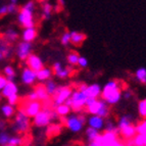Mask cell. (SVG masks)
I'll list each match as a JSON object with an SVG mask.
<instances>
[{"label": "cell", "mask_w": 146, "mask_h": 146, "mask_svg": "<svg viewBox=\"0 0 146 146\" xmlns=\"http://www.w3.org/2000/svg\"><path fill=\"white\" fill-rule=\"evenodd\" d=\"M102 100L108 105H115L119 102L122 98V83L119 80H110L102 88Z\"/></svg>", "instance_id": "1"}, {"label": "cell", "mask_w": 146, "mask_h": 146, "mask_svg": "<svg viewBox=\"0 0 146 146\" xmlns=\"http://www.w3.org/2000/svg\"><path fill=\"white\" fill-rule=\"evenodd\" d=\"M34 12H35V2L28 1L26 2L19 11L17 21L21 27L24 29L28 28H35V20H34Z\"/></svg>", "instance_id": "2"}, {"label": "cell", "mask_w": 146, "mask_h": 146, "mask_svg": "<svg viewBox=\"0 0 146 146\" xmlns=\"http://www.w3.org/2000/svg\"><path fill=\"white\" fill-rule=\"evenodd\" d=\"M9 126L12 131L17 133V135H25L27 134L31 128V121H30V117L23 110H19L15 112V115L13 117V119L9 124Z\"/></svg>", "instance_id": "3"}, {"label": "cell", "mask_w": 146, "mask_h": 146, "mask_svg": "<svg viewBox=\"0 0 146 146\" xmlns=\"http://www.w3.org/2000/svg\"><path fill=\"white\" fill-rule=\"evenodd\" d=\"M87 99L88 97L86 96V94L83 91L76 89V90H74L71 98H68L64 104H66L68 106L71 107V110L75 113H82V112H85Z\"/></svg>", "instance_id": "4"}, {"label": "cell", "mask_w": 146, "mask_h": 146, "mask_svg": "<svg viewBox=\"0 0 146 146\" xmlns=\"http://www.w3.org/2000/svg\"><path fill=\"white\" fill-rule=\"evenodd\" d=\"M64 121V126L68 128V130H71L74 133H79L83 130L85 123L87 122V119L84 115L82 113H73L70 115L63 119Z\"/></svg>", "instance_id": "5"}, {"label": "cell", "mask_w": 146, "mask_h": 146, "mask_svg": "<svg viewBox=\"0 0 146 146\" xmlns=\"http://www.w3.org/2000/svg\"><path fill=\"white\" fill-rule=\"evenodd\" d=\"M74 90L71 86H58V89L56 91V93L54 94V96L52 97V100H53V106L54 110L55 107H57L58 105L64 104L66 101L71 98L72 94H73Z\"/></svg>", "instance_id": "6"}, {"label": "cell", "mask_w": 146, "mask_h": 146, "mask_svg": "<svg viewBox=\"0 0 146 146\" xmlns=\"http://www.w3.org/2000/svg\"><path fill=\"white\" fill-rule=\"evenodd\" d=\"M19 110H23L29 117L34 119L38 113L42 110V103L40 101H29L25 99V102L21 103V106Z\"/></svg>", "instance_id": "7"}, {"label": "cell", "mask_w": 146, "mask_h": 146, "mask_svg": "<svg viewBox=\"0 0 146 146\" xmlns=\"http://www.w3.org/2000/svg\"><path fill=\"white\" fill-rule=\"evenodd\" d=\"M51 70H52V72H53L54 75H55L58 79H61V80L73 76L74 72H76L74 66H66V68H63L62 64H61L59 61L53 63Z\"/></svg>", "instance_id": "8"}, {"label": "cell", "mask_w": 146, "mask_h": 146, "mask_svg": "<svg viewBox=\"0 0 146 146\" xmlns=\"http://www.w3.org/2000/svg\"><path fill=\"white\" fill-rule=\"evenodd\" d=\"M53 110V108H52ZM51 117H50V110H42L33 119V124L37 128H44L48 127L51 124Z\"/></svg>", "instance_id": "9"}, {"label": "cell", "mask_w": 146, "mask_h": 146, "mask_svg": "<svg viewBox=\"0 0 146 146\" xmlns=\"http://www.w3.org/2000/svg\"><path fill=\"white\" fill-rule=\"evenodd\" d=\"M33 50V44L29 42L22 41L17 44V49H15V53H17V58L22 61H26L27 58L32 54Z\"/></svg>", "instance_id": "10"}, {"label": "cell", "mask_w": 146, "mask_h": 146, "mask_svg": "<svg viewBox=\"0 0 146 146\" xmlns=\"http://www.w3.org/2000/svg\"><path fill=\"white\" fill-rule=\"evenodd\" d=\"M26 64H27V68H29L30 70H32L35 73H38L39 71H41L42 68H44V63L43 60L40 58L37 54L32 53L26 60Z\"/></svg>", "instance_id": "11"}, {"label": "cell", "mask_w": 146, "mask_h": 146, "mask_svg": "<svg viewBox=\"0 0 146 146\" xmlns=\"http://www.w3.org/2000/svg\"><path fill=\"white\" fill-rule=\"evenodd\" d=\"M21 79H22V82L25 85L31 86L37 81V75L35 72H33L32 70H30L29 68L26 66V68H23Z\"/></svg>", "instance_id": "12"}, {"label": "cell", "mask_w": 146, "mask_h": 146, "mask_svg": "<svg viewBox=\"0 0 146 146\" xmlns=\"http://www.w3.org/2000/svg\"><path fill=\"white\" fill-rule=\"evenodd\" d=\"M137 135L136 132V126L134 124L130 125V126L126 127L124 129L119 131V138L124 140V141H128V140H132L134 139V137Z\"/></svg>", "instance_id": "13"}, {"label": "cell", "mask_w": 146, "mask_h": 146, "mask_svg": "<svg viewBox=\"0 0 146 146\" xmlns=\"http://www.w3.org/2000/svg\"><path fill=\"white\" fill-rule=\"evenodd\" d=\"M0 53L2 54L3 58L8 59L13 55V47L12 44L0 37Z\"/></svg>", "instance_id": "14"}, {"label": "cell", "mask_w": 146, "mask_h": 146, "mask_svg": "<svg viewBox=\"0 0 146 146\" xmlns=\"http://www.w3.org/2000/svg\"><path fill=\"white\" fill-rule=\"evenodd\" d=\"M101 92H102V89H101L99 84L88 85L87 89L84 91V93L88 98H94V99H98V97L101 96Z\"/></svg>", "instance_id": "15"}, {"label": "cell", "mask_w": 146, "mask_h": 146, "mask_svg": "<svg viewBox=\"0 0 146 146\" xmlns=\"http://www.w3.org/2000/svg\"><path fill=\"white\" fill-rule=\"evenodd\" d=\"M87 123H88V126L90 127V128L97 130V131L102 130L105 125L104 119L98 117V115H91V117L87 119Z\"/></svg>", "instance_id": "16"}, {"label": "cell", "mask_w": 146, "mask_h": 146, "mask_svg": "<svg viewBox=\"0 0 146 146\" xmlns=\"http://www.w3.org/2000/svg\"><path fill=\"white\" fill-rule=\"evenodd\" d=\"M33 91L35 92V94H36V96H37V99H38V101H40V102L46 101V100H48L49 98H51L48 95V93H47L44 84L40 83V84H37V85H35L34 90H33Z\"/></svg>", "instance_id": "17"}, {"label": "cell", "mask_w": 146, "mask_h": 146, "mask_svg": "<svg viewBox=\"0 0 146 146\" xmlns=\"http://www.w3.org/2000/svg\"><path fill=\"white\" fill-rule=\"evenodd\" d=\"M17 91H19V88H17V85L15 82H7L4 89L1 91V96L7 99L12 95L17 94Z\"/></svg>", "instance_id": "18"}, {"label": "cell", "mask_w": 146, "mask_h": 146, "mask_svg": "<svg viewBox=\"0 0 146 146\" xmlns=\"http://www.w3.org/2000/svg\"><path fill=\"white\" fill-rule=\"evenodd\" d=\"M38 36V32H37L36 27L35 28H28V29H24L22 34V39L25 42H29L32 43Z\"/></svg>", "instance_id": "19"}, {"label": "cell", "mask_w": 146, "mask_h": 146, "mask_svg": "<svg viewBox=\"0 0 146 146\" xmlns=\"http://www.w3.org/2000/svg\"><path fill=\"white\" fill-rule=\"evenodd\" d=\"M87 39V36L84 33L77 31H72L71 32V43L74 46H80L84 43V41Z\"/></svg>", "instance_id": "20"}, {"label": "cell", "mask_w": 146, "mask_h": 146, "mask_svg": "<svg viewBox=\"0 0 146 146\" xmlns=\"http://www.w3.org/2000/svg\"><path fill=\"white\" fill-rule=\"evenodd\" d=\"M102 103H103L102 99L95 100L94 102H93L91 105L85 107V112L90 113L91 115H97L98 112H99V110H100V108H101V106H102Z\"/></svg>", "instance_id": "21"}, {"label": "cell", "mask_w": 146, "mask_h": 146, "mask_svg": "<svg viewBox=\"0 0 146 146\" xmlns=\"http://www.w3.org/2000/svg\"><path fill=\"white\" fill-rule=\"evenodd\" d=\"M53 74L51 68H43L41 71H39L38 73H36L37 75V80L39 81L40 83L41 82H47L48 80L51 79V76Z\"/></svg>", "instance_id": "22"}, {"label": "cell", "mask_w": 146, "mask_h": 146, "mask_svg": "<svg viewBox=\"0 0 146 146\" xmlns=\"http://www.w3.org/2000/svg\"><path fill=\"white\" fill-rule=\"evenodd\" d=\"M1 37H2L4 40H6L7 42L12 44L19 39V33H17L15 29H7L2 35H1Z\"/></svg>", "instance_id": "23"}, {"label": "cell", "mask_w": 146, "mask_h": 146, "mask_svg": "<svg viewBox=\"0 0 146 146\" xmlns=\"http://www.w3.org/2000/svg\"><path fill=\"white\" fill-rule=\"evenodd\" d=\"M132 124H133V117L131 115H123L117 121V126L119 131V130L124 129V128H126V127L130 126Z\"/></svg>", "instance_id": "24"}, {"label": "cell", "mask_w": 146, "mask_h": 146, "mask_svg": "<svg viewBox=\"0 0 146 146\" xmlns=\"http://www.w3.org/2000/svg\"><path fill=\"white\" fill-rule=\"evenodd\" d=\"M52 10H53V6L50 3L46 2V1L42 2V15H41L42 19L44 21H48L51 17Z\"/></svg>", "instance_id": "25"}, {"label": "cell", "mask_w": 146, "mask_h": 146, "mask_svg": "<svg viewBox=\"0 0 146 146\" xmlns=\"http://www.w3.org/2000/svg\"><path fill=\"white\" fill-rule=\"evenodd\" d=\"M44 86H45V89H46L48 95L51 98L53 97L54 94H55L56 91H57V89H58V85H57V83H56L55 81L51 80V79H50V80H48L47 82H45Z\"/></svg>", "instance_id": "26"}, {"label": "cell", "mask_w": 146, "mask_h": 146, "mask_svg": "<svg viewBox=\"0 0 146 146\" xmlns=\"http://www.w3.org/2000/svg\"><path fill=\"white\" fill-rule=\"evenodd\" d=\"M61 131V126L57 124H50L47 127V131L46 135L48 138H51V137H55L60 133Z\"/></svg>", "instance_id": "27"}, {"label": "cell", "mask_w": 146, "mask_h": 146, "mask_svg": "<svg viewBox=\"0 0 146 146\" xmlns=\"http://www.w3.org/2000/svg\"><path fill=\"white\" fill-rule=\"evenodd\" d=\"M1 112H2V115H4L5 117L7 119H11L15 115V107L11 106L7 103V104H4L1 106Z\"/></svg>", "instance_id": "28"}, {"label": "cell", "mask_w": 146, "mask_h": 146, "mask_svg": "<svg viewBox=\"0 0 146 146\" xmlns=\"http://www.w3.org/2000/svg\"><path fill=\"white\" fill-rule=\"evenodd\" d=\"M85 135H86V138H87V140H88V143H89V142L95 141V140L99 137L100 132L95 129H92V128H90V127H88L85 131Z\"/></svg>", "instance_id": "29"}, {"label": "cell", "mask_w": 146, "mask_h": 146, "mask_svg": "<svg viewBox=\"0 0 146 146\" xmlns=\"http://www.w3.org/2000/svg\"><path fill=\"white\" fill-rule=\"evenodd\" d=\"M55 111L57 112L59 117H66L68 115H70L72 110L71 107L68 106L66 104H61L58 105L57 107H55Z\"/></svg>", "instance_id": "30"}, {"label": "cell", "mask_w": 146, "mask_h": 146, "mask_svg": "<svg viewBox=\"0 0 146 146\" xmlns=\"http://www.w3.org/2000/svg\"><path fill=\"white\" fill-rule=\"evenodd\" d=\"M110 106L105 102L104 100H103V103H102V106L100 108L99 112H98V117H102V119H108L110 115Z\"/></svg>", "instance_id": "31"}, {"label": "cell", "mask_w": 146, "mask_h": 146, "mask_svg": "<svg viewBox=\"0 0 146 146\" xmlns=\"http://www.w3.org/2000/svg\"><path fill=\"white\" fill-rule=\"evenodd\" d=\"M79 58H80V56H79L78 52L71 51L68 54V56H66V61L68 62V66H78Z\"/></svg>", "instance_id": "32"}, {"label": "cell", "mask_w": 146, "mask_h": 146, "mask_svg": "<svg viewBox=\"0 0 146 146\" xmlns=\"http://www.w3.org/2000/svg\"><path fill=\"white\" fill-rule=\"evenodd\" d=\"M3 73H4V76L6 77L8 82H13L15 78V70L12 68L11 66H6L3 70Z\"/></svg>", "instance_id": "33"}, {"label": "cell", "mask_w": 146, "mask_h": 146, "mask_svg": "<svg viewBox=\"0 0 146 146\" xmlns=\"http://www.w3.org/2000/svg\"><path fill=\"white\" fill-rule=\"evenodd\" d=\"M136 80L139 83L146 84V68H139L135 73Z\"/></svg>", "instance_id": "34"}, {"label": "cell", "mask_w": 146, "mask_h": 146, "mask_svg": "<svg viewBox=\"0 0 146 146\" xmlns=\"http://www.w3.org/2000/svg\"><path fill=\"white\" fill-rule=\"evenodd\" d=\"M26 142H25V138L21 135H15V136L10 137L9 140V145L12 146H22L25 145Z\"/></svg>", "instance_id": "35"}, {"label": "cell", "mask_w": 146, "mask_h": 146, "mask_svg": "<svg viewBox=\"0 0 146 146\" xmlns=\"http://www.w3.org/2000/svg\"><path fill=\"white\" fill-rule=\"evenodd\" d=\"M104 132H110V133H115V134L119 135V129H117V126L115 123L110 121V119H107L106 123L104 125Z\"/></svg>", "instance_id": "36"}, {"label": "cell", "mask_w": 146, "mask_h": 146, "mask_svg": "<svg viewBox=\"0 0 146 146\" xmlns=\"http://www.w3.org/2000/svg\"><path fill=\"white\" fill-rule=\"evenodd\" d=\"M138 113L143 119H146V98L138 102Z\"/></svg>", "instance_id": "37"}, {"label": "cell", "mask_w": 146, "mask_h": 146, "mask_svg": "<svg viewBox=\"0 0 146 146\" xmlns=\"http://www.w3.org/2000/svg\"><path fill=\"white\" fill-rule=\"evenodd\" d=\"M10 135L7 132L5 131H0V146H5L9 144L10 140Z\"/></svg>", "instance_id": "38"}, {"label": "cell", "mask_w": 146, "mask_h": 146, "mask_svg": "<svg viewBox=\"0 0 146 146\" xmlns=\"http://www.w3.org/2000/svg\"><path fill=\"white\" fill-rule=\"evenodd\" d=\"M136 132L137 134L146 136V119L136 125Z\"/></svg>", "instance_id": "39"}, {"label": "cell", "mask_w": 146, "mask_h": 146, "mask_svg": "<svg viewBox=\"0 0 146 146\" xmlns=\"http://www.w3.org/2000/svg\"><path fill=\"white\" fill-rule=\"evenodd\" d=\"M17 0H11L10 1V3L7 5V10H8V13H10V15H13V13H15V12L20 11L19 10V8H17Z\"/></svg>", "instance_id": "40"}, {"label": "cell", "mask_w": 146, "mask_h": 146, "mask_svg": "<svg viewBox=\"0 0 146 146\" xmlns=\"http://www.w3.org/2000/svg\"><path fill=\"white\" fill-rule=\"evenodd\" d=\"M133 140L138 146H146V136H144V135L137 134Z\"/></svg>", "instance_id": "41"}, {"label": "cell", "mask_w": 146, "mask_h": 146, "mask_svg": "<svg viewBox=\"0 0 146 146\" xmlns=\"http://www.w3.org/2000/svg\"><path fill=\"white\" fill-rule=\"evenodd\" d=\"M60 43L63 46H68V44L71 43V33H68V32L63 33L60 37Z\"/></svg>", "instance_id": "42"}, {"label": "cell", "mask_w": 146, "mask_h": 146, "mask_svg": "<svg viewBox=\"0 0 146 146\" xmlns=\"http://www.w3.org/2000/svg\"><path fill=\"white\" fill-rule=\"evenodd\" d=\"M7 101H8V104L15 107V105H17L19 103V95L17 94L12 95L9 98H7Z\"/></svg>", "instance_id": "43"}, {"label": "cell", "mask_w": 146, "mask_h": 146, "mask_svg": "<svg viewBox=\"0 0 146 146\" xmlns=\"http://www.w3.org/2000/svg\"><path fill=\"white\" fill-rule=\"evenodd\" d=\"M78 66H80L81 68H87V66H88L87 58H86V57H84V56H80V58H79V61H78Z\"/></svg>", "instance_id": "44"}, {"label": "cell", "mask_w": 146, "mask_h": 146, "mask_svg": "<svg viewBox=\"0 0 146 146\" xmlns=\"http://www.w3.org/2000/svg\"><path fill=\"white\" fill-rule=\"evenodd\" d=\"M7 79H6V77L3 75H0V92L4 89V87L6 86V84H7Z\"/></svg>", "instance_id": "45"}, {"label": "cell", "mask_w": 146, "mask_h": 146, "mask_svg": "<svg viewBox=\"0 0 146 146\" xmlns=\"http://www.w3.org/2000/svg\"><path fill=\"white\" fill-rule=\"evenodd\" d=\"M123 97L127 100L131 99V98L133 97V91H132L131 89H125V91L123 92Z\"/></svg>", "instance_id": "46"}, {"label": "cell", "mask_w": 146, "mask_h": 146, "mask_svg": "<svg viewBox=\"0 0 146 146\" xmlns=\"http://www.w3.org/2000/svg\"><path fill=\"white\" fill-rule=\"evenodd\" d=\"M108 146H125V141L119 137V138L115 139L113 142H111Z\"/></svg>", "instance_id": "47"}, {"label": "cell", "mask_w": 146, "mask_h": 146, "mask_svg": "<svg viewBox=\"0 0 146 146\" xmlns=\"http://www.w3.org/2000/svg\"><path fill=\"white\" fill-rule=\"evenodd\" d=\"M26 99L29 100V101H37V100H38V99H37V96H36V94H35L34 91H31L30 93H28Z\"/></svg>", "instance_id": "48"}, {"label": "cell", "mask_w": 146, "mask_h": 146, "mask_svg": "<svg viewBox=\"0 0 146 146\" xmlns=\"http://www.w3.org/2000/svg\"><path fill=\"white\" fill-rule=\"evenodd\" d=\"M8 126H9V123H7V121L0 119V131H5Z\"/></svg>", "instance_id": "49"}, {"label": "cell", "mask_w": 146, "mask_h": 146, "mask_svg": "<svg viewBox=\"0 0 146 146\" xmlns=\"http://www.w3.org/2000/svg\"><path fill=\"white\" fill-rule=\"evenodd\" d=\"M8 10H7V5H2L0 7V17H3V15H7Z\"/></svg>", "instance_id": "50"}, {"label": "cell", "mask_w": 146, "mask_h": 146, "mask_svg": "<svg viewBox=\"0 0 146 146\" xmlns=\"http://www.w3.org/2000/svg\"><path fill=\"white\" fill-rule=\"evenodd\" d=\"M125 146H138L136 143L134 142V140H128V141H125Z\"/></svg>", "instance_id": "51"}, {"label": "cell", "mask_w": 146, "mask_h": 146, "mask_svg": "<svg viewBox=\"0 0 146 146\" xmlns=\"http://www.w3.org/2000/svg\"><path fill=\"white\" fill-rule=\"evenodd\" d=\"M88 146H99V145H98L95 141H93V142H89V143H88Z\"/></svg>", "instance_id": "52"}, {"label": "cell", "mask_w": 146, "mask_h": 146, "mask_svg": "<svg viewBox=\"0 0 146 146\" xmlns=\"http://www.w3.org/2000/svg\"><path fill=\"white\" fill-rule=\"evenodd\" d=\"M3 59H4V58H3V56H2V54L0 53V61H1V60H3Z\"/></svg>", "instance_id": "53"}, {"label": "cell", "mask_w": 146, "mask_h": 146, "mask_svg": "<svg viewBox=\"0 0 146 146\" xmlns=\"http://www.w3.org/2000/svg\"><path fill=\"white\" fill-rule=\"evenodd\" d=\"M22 146H31V145H29V144H25V145H22Z\"/></svg>", "instance_id": "54"}, {"label": "cell", "mask_w": 146, "mask_h": 146, "mask_svg": "<svg viewBox=\"0 0 146 146\" xmlns=\"http://www.w3.org/2000/svg\"><path fill=\"white\" fill-rule=\"evenodd\" d=\"M5 146H12V145H9V144H8V145H5Z\"/></svg>", "instance_id": "55"}, {"label": "cell", "mask_w": 146, "mask_h": 146, "mask_svg": "<svg viewBox=\"0 0 146 146\" xmlns=\"http://www.w3.org/2000/svg\"><path fill=\"white\" fill-rule=\"evenodd\" d=\"M87 146H88V145H87Z\"/></svg>", "instance_id": "56"}]
</instances>
